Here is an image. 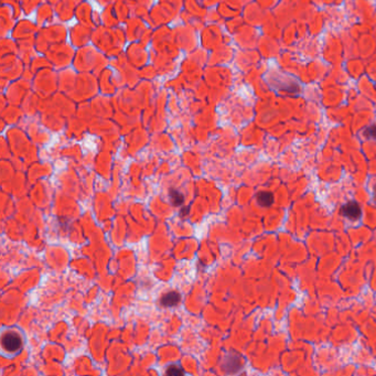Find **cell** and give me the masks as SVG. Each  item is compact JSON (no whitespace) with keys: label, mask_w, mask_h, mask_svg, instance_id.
Wrapping results in <instances>:
<instances>
[{"label":"cell","mask_w":376,"mask_h":376,"mask_svg":"<svg viewBox=\"0 0 376 376\" xmlns=\"http://www.w3.org/2000/svg\"><path fill=\"white\" fill-rule=\"evenodd\" d=\"M364 135H365V137L369 139L376 140V125H372V126L367 127L364 132Z\"/></svg>","instance_id":"obj_8"},{"label":"cell","mask_w":376,"mask_h":376,"mask_svg":"<svg viewBox=\"0 0 376 376\" xmlns=\"http://www.w3.org/2000/svg\"><path fill=\"white\" fill-rule=\"evenodd\" d=\"M340 213L342 217L347 218L351 221H357L362 215V210L361 206L357 202L355 201H350L345 203L344 205L340 208Z\"/></svg>","instance_id":"obj_2"},{"label":"cell","mask_w":376,"mask_h":376,"mask_svg":"<svg viewBox=\"0 0 376 376\" xmlns=\"http://www.w3.org/2000/svg\"><path fill=\"white\" fill-rule=\"evenodd\" d=\"M243 367V360L237 353L231 352L226 355L223 362V369L227 374H235Z\"/></svg>","instance_id":"obj_1"},{"label":"cell","mask_w":376,"mask_h":376,"mask_svg":"<svg viewBox=\"0 0 376 376\" xmlns=\"http://www.w3.org/2000/svg\"><path fill=\"white\" fill-rule=\"evenodd\" d=\"M181 300V296L177 291H170L165 294L163 297L160 300V304L163 307H175L177 306Z\"/></svg>","instance_id":"obj_4"},{"label":"cell","mask_w":376,"mask_h":376,"mask_svg":"<svg viewBox=\"0 0 376 376\" xmlns=\"http://www.w3.org/2000/svg\"><path fill=\"white\" fill-rule=\"evenodd\" d=\"M165 373H167L170 376H179V375H182L184 372H183V369L181 367L176 366V365H172V366H169L168 367L167 372H165Z\"/></svg>","instance_id":"obj_7"},{"label":"cell","mask_w":376,"mask_h":376,"mask_svg":"<svg viewBox=\"0 0 376 376\" xmlns=\"http://www.w3.org/2000/svg\"><path fill=\"white\" fill-rule=\"evenodd\" d=\"M169 198H170L171 202L174 203V205H176V206L181 205L182 203L184 202L183 194L181 192H179V191H177V190H171L170 191Z\"/></svg>","instance_id":"obj_6"},{"label":"cell","mask_w":376,"mask_h":376,"mask_svg":"<svg viewBox=\"0 0 376 376\" xmlns=\"http://www.w3.org/2000/svg\"><path fill=\"white\" fill-rule=\"evenodd\" d=\"M21 338L16 332H8L3 338V347L9 352H16L21 348Z\"/></svg>","instance_id":"obj_3"},{"label":"cell","mask_w":376,"mask_h":376,"mask_svg":"<svg viewBox=\"0 0 376 376\" xmlns=\"http://www.w3.org/2000/svg\"><path fill=\"white\" fill-rule=\"evenodd\" d=\"M257 202L262 207H269L274 203V194L269 191H261L257 194Z\"/></svg>","instance_id":"obj_5"},{"label":"cell","mask_w":376,"mask_h":376,"mask_svg":"<svg viewBox=\"0 0 376 376\" xmlns=\"http://www.w3.org/2000/svg\"><path fill=\"white\" fill-rule=\"evenodd\" d=\"M374 195H375V202H376V186L374 188Z\"/></svg>","instance_id":"obj_9"}]
</instances>
